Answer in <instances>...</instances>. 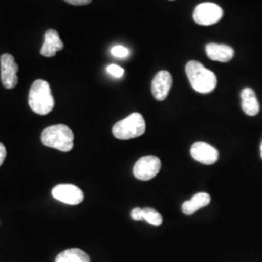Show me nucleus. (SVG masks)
<instances>
[{"label":"nucleus","mask_w":262,"mask_h":262,"mask_svg":"<svg viewBox=\"0 0 262 262\" xmlns=\"http://www.w3.org/2000/svg\"><path fill=\"white\" fill-rule=\"evenodd\" d=\"M186 74L192 89L199 94H210L216 86L217 81L215 73L199 61H188L186 66Z\"/></svg>","instance_id":"f257e3e1"},{"label":"nucleus","mask_w":262,"mask_h":262,"mask_svg":"<svg viewBox=\"0 0 262 262\" xmlns=\"http://www.w3.org/2000/svg\"><path fill=\"white\" fill-rule=\"evenodd\" d=\"M28 105L34 113L41 116L52 112L55 107V99L50 84L44 80H36L29 90Z\"/></svg>","instance_id":"f03ea898"},{"label":"nucleus","mask_w":262,"mask_h":262,"mask_svg":"<svg viewBox=\"0 0 262 262\" xmlns=\"http://www.w3.org/2000/svg\"><path fill=\"white\" fill-rule=\"evenodd\" d=\"M41 141L46 147L67 152L74 147V134L66 124H56L43 130Z\"/></svg>","instance_id":"7ed1b4c3"},{"label":"nucleus","mask_w":262,"mask_h":262,"mask_svg":"<svg viewBox=\"0 0 262 262\" xmlns=\"http://www.w3.org/2000/svg\"><path fill=\"white\" fill-rule=\"evenodd\" d=\"M146 131V122L139 113H132L128 117L115 123L113 135L120 140H129L143 135Z\"/></svg>","instance_id":"20e7f679"},{"label":"nucleus","mask_w":262,"mask_h":262,"mask_svg":"<svg viewBox=\"0 0 262 262\" xmlns=\"http://www.w3.org/2000/svg\"><path fill=\"white\" fill-rule=\"evenodd\" d=\"M224 16L223 9L215 3L205 2L197 5L193 11V19L200 26H212L219 23Z\"/></svg>","instance_id":"39448f33"},{"label":"nucleus","mask_w":262,"mask_h":262,"mask_svg":"<svg viewBox=\"0 0 262 262\" xmlns=\"http://www.w3.org/2000/svg\"><path fill=\"white\" fill-rule=\"evenodd\" d=\"M161 168V161L158 157L146 156L141 158L133 167V175L140 181L155 178Z\"/></svg>","instance_id":"423d86ee"},{"label":"nucleus","mask_w":262,"mask_h":262,"mask_svg":"<svg viewBox=\"0 0 262 262\" xmlns=\"http://www.w3.org/2000/svg\"><path fill=\"white\" fill-rule=\"evenodd\" d=\"M52 194L56 200L68 205H78L83 202L84 198L83 190L70 184L57 185L53 188Z\"/></svg>","instance_id":"0eeeda50"},{"label":"nucleus","mask_w":262,"mask_h":262,"mask_svg":"<svg viewBox=\"0 0 262 262\" xmlns=\"http://www.w3.org/2000/svg\"><path fill=\"white\" fill-rule=\"evenodd\" d=\"M1 66V81L4 88L11 90L18 84L17 72L19 66L16 63L14 56L10 54H4L0 57Z\"/></svg>","instance_id":"6e6552de"},{"label":"nucleus","mask_w":262,"mask_h":262,"mask_svg":"<svg viewBox=\"0 0 262 262\" xmlns=\"http://www.w3.org/2000/svg\"><path fill=\"white\" fill-rule=\"evenodd\" d=\"M172 84L173 78L168 71H159V73L154 77L151 82V94L154 97L159 101L165 100L172 88Z\"/></svg>","instance_id":"1a4fd4ad"},{"label":"nucleus","mask_w":262,"mask_h":262,"mask_svg":"<svg viewBox=\"0 0 262 262\" xmlns=\"http://www.w3.org/2000/svg\"><path fill=\"white\" fill-rule=\"evenodd\" d=\"M190 155L198 162L211 165L219 159V151L205 142H196L190 148Z\"/></svg>","instance_id":"9d476101"},{"label":"nucleus","mask_w":262,"mask_h":262,"mask_svg":"<svg viewBox=\"0 0 262 262\" xmlns=\"http://www.w3.org/2000/svg\"><path fill=\"white\" fill-rule=\"evenodd\" d=\"M63 49V42L55 29H49L44 36V44L40 50V54L46 57L56 56V52Z\"/></svg>","instance_id":"9b49d317"},{"label":"nucleus","mask_w":262,"mask_h":262,"mask_svg":"<svg viewBox=\"0 0 262 262\" xmlns=\"http://www.w3.org/2000/svg\"><path fill=\"white\" fill-rule=\"evenodd\" d=\"M206 55L211 60L219 62H228L234 56V50L228 45L210 43L207 44Z\"/></svg>","instance_id":"f8f14e48"},{"label":"nucleus","mask_w":262,"mask_h":262,"mask_svg":"<svg viewBox=\"0 0 262 262\" xmlns=\"http://www.w3.org/2000/svg\"><path fill=\"white\" fill-rule=\"evenodd\" d=\"M241 107L248 116H256L259 113V103L253 89L246 88L241 92Z\"/></svg>","instance_id":"ddd939ff"},{"label":"nucleus","mask_w":262,"mask_h":262,"mask_svg":"<svg viewBox=\"0 0 262 262\" xmlns=\"http://www.w3.org/2000/svg\"><path fill=\"white\" fill-rule=\"evenodd\" d=\"M211 202V196L206 192H198L188 201L182 205V211L185 215H190L194 214L200 208L209 205Z\"/></svg>","instance_id":"4468645a"},{"label":"nucleus","mask_w":262,"mask_h":262,"mask_svg":"<svg viewBox=\"0 0 262 262\" xmlns=\"http://www.w3.org/2000/svg\"><path fill=\"white\" fill-rule=\"evenodd\" d=\"M55 262H91L89 254L80 249H68L56 255Z\"/></svg>","instance_id":"2eb2a0df"},{"label":"nucleus","mask_w":262,"mask_h":262,"mask_svg":"<svg viewBox=\"0 0 262 262\" xmlns=\"http://www.w3.org/2000/svg\"><path fill=\"white\" fill-rule=\"evenodd\" d=\"M143 220H145L150 225L159 226L162 224V215L159 212L152 208L147 207L143 208Z\"/></svg>","instance_id":"dca6fc26"},{"label":"nucleus","mask_w":262,"mask_h":262,"mask_svg":"<svg viewBox=\"0 0 262 262\" xmlns=\"http://www.w3.org/2000/svg\"><path fill=\"white\" fill-rule=\"evenodd\" d=\"M111 54L116 57L124 58L129 56V50L127 48L123 47L122 45H117L111 49Z\"/></svg>","instance_id":"f3484780"},{"label":"nucleus","mask_w":262,"mask_h":262,"mask_svg":"<svg viewBox=\"0 0 262 262\" xmlns=\"http://www.w3.org/2000/svg\"><path fill=\"white\" fill-rule=\"evenodd\" d=\"M107 72L116 78H121L124 74V69L117 64H111L107 67Z\"/></svg>","instance_id":"a211bd4d"},{"label":"nucleus","mask_w":262,"mask_h":262,"mask_svg":"<svg viewBox=\"0 0 262 262\" xmlns=\"http://www.w3.org/2000/svg\"><path fill=\"white\" fill-rule=\"evenodd\" d=\"M131 217L134 221H141L143 220V209L136 207L131 211Z\"/></svg>","instance_id":"6ab92c4d"},{"label":"nucleus","mask_w":262,"mask_h":262,"mask_svg":"<svg viewBox=\"0 0 262 262\" xmlns=\"http://www.w3.org/2000/svg\"><path fill=\"white\" fill-rule=\"evenodd\" d=\"M64 1L74 6H83V5L90 4L93 0H64Z\"/></svg>","instance_id":"aec40b11"},{"label":"nucleus","mask_w":262,"mask_h":262,"mask_svg":"<svg viewBox=\"0 0 262 262\" xmlns=\"http://www.w3.org/2000/svg\"><path fill=\"white\" fill-rule=\"evenodd\" d=\"M6 156H7L6 148H5V146L0 142V166L3 164Z\"/></svg>","instance_id":"412c9836"},{"label":"nucleus","mask_w":262,"mask_h":262,"mask_svg":"<svg viewBox=\"0 0 262 262\" xmlns=\"http://www.w3.org/2000/svg\"><path fill=\"white\" fill-rule=\"evenodd\" d=\"M260 152H261V158H262V144H261V147H260Z\"/></svg>","instance_id":"4be33fe9"}]
</instances>
